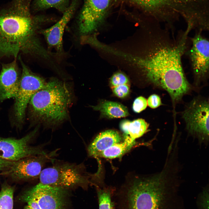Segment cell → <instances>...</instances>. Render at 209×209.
<instances>
[{
  "label": "cell",
  "instance_id": "6da1fadb",
  "mask_svg": "<svg viewBox=\"0 0 209 209\" xmlns=\"http://www.w3.org/2000/svg\"><path fill=\"white\" fill-rule=\"evenodd\" d=\"M147 35L141 60L143 74L148 82L166 91L173 102H178L191 88L182 62L189 34L181 30L175 35L172 30L156 24L147 30Z\"/></svg>",
  "mask_w": 209,
  "mask_h": 209
},
{
  "label": "cell",
  "instance_id": "7a4b0ae2",
  "mask_svg": "<svg viewBox=\"0 0 209 209\" xmlns=\"http://www.w3.org/2000/svg\"><path fill=\"white\" fill-rule=\"evenodd\" d=\"M32 2L11 0L0 7V57L44 55L36 34L47 18L32 13Z\"/></svg>",
  "mask_w": 209,
  "mask_h": 209
},
{
  "label": "cell",
  "instance_id": "3957f363",
  "mask_svg": "<svg viewBox=\"0 0 209 209\" xmlns=\"http://www.w3.org/2000/svg\"><path fill=\"white\" fill-rule=\"evenodd\" d=\"M71 100L67 86L62 81L53 79L32 96L28 104L33 117L54 125L67 118Z\"/></svg>",
  "mask_w": 209,
  "mask_h": 209
},
{
  "label": "cell",
  "instance_id": "277c9868",
  "mask_svg": "<svg viewBox=\"0 0 209 209\" xmlns=\"http://www.w3.org/2000/svg\"><path fill=\"white\" fill-rule=\"evenodd\" d=\"M163 175L135 180L126 193L128 209H160L163 197Z\"/></svg>",
  "mask_w": 209,
  "mask_h": 209
},
{
  "label": "cell",
  "instance_id": "5b68a950",
  "mask_svg": "<svg viewBox=\"0 0 209 209\" xmlns=\"http://www.w3.org/2000/svg\"><path fill=\"white\" fill-rule=\"evenodd\" d=\"M81 165L64 163L55 165L42 170L39 182L64 188L82 186L89 183Z\"/></svg>",
  "mask_w": 209,
  "mask_h": 209
},
{
  "label": "cell",
  "instance_id": "8992f818",
  "mask_svg": "<svg viewBox=\"0 0 209 209\" xmlns=\"http://www.w3.org/2000/svg\"><path fill=\"white\" fill-rule=\"evenodd\" d=\"M19 58L22 73L19 89L15 98L14 110L17 121L21 123L24 121L26 110L31 98L44 87L46 82L42 78L31 72Z\"/></svg>",
  "mask_w": 209,
  "mask_h": 209
},
{
  "label": "cell",
  "instance_id": "52a82bcc",
  "mask_svg": "<svg viewBox=\"0 0 209 209\" xmlns=\"http://www.w3.org/2000/svg\"><path fill=\"white\" fill-rule=\"evenodd\" d=\"M182 116L189 133L202 138H208V101L199 98H194L187 105Z\"/></svg>",
  "mask_w": 209,
  "mask_h": 209
},
{
  "label": "cell",
  "instance_id": "ba28073f",
  "mask_svg": "<svg viewBox=\"0 0 209 209\" xmlns=\"http://www.w3.org/2000/svg\"><path fill=\"white\" fill-rule=\"evenodd\" d=\"M67 190L39 182L20 198L24 202L29 199L35 201L41 209H64Z\"/></svg>",
  "mask_w": 209,
  "mask_h": 209
},
{
  "label": "cell",
  "instance_id": "9c48e42d",
  "mask_svg": "<svg viewBox=\"0 0 209 209\" xmlns=\"http://www.w3.org/2000/svg\"><path fill=\"white\" fill-rule=\"evenodd\" d=\"M202 32L197 31L191 39L188 51L191 69L196 84L207 79L209 72V42Z\"/></svg>",
  "mask_w": 209,
  "mask_h": 209
},
{
  "label": "cell",
  "instance_id": "30bf717a",
  "mask_svg": "<svg viewBox=\"0 0 209 209\" xmlns=\"http://www.w3.org/2000/svg\"><path fill=\"white\" fill-rule=\"evenodd\" d=\"M37 131L35 129L19 139L0 138V158L14 161L30 156L47 154L39 147L30 145Z\"/></svg>",
  "mask_w": 209,
  "mask_h": 209
},
{
  "label": "cell",
  "instance_id": "8fae6325",
  "mask_svg": "<svg viewBox=\"0 0 209 209\" xmlns=\"http://www.w3.org/2000/svg\"><path fill=\"white\" fill-rule=\"evenodd\" d=\"M49 155L34 156L14 161L4 174L17 180L32 179L39 177Z\"/></svg>",
  "mask_w": 209,
  "mask_h": 209
},
{
  "label": "cell",
  "instance_id": "7c38bea8",
  "mask_svg": "<svg viewBox=\"0 0 209 209\" xmlns=\"http://www.w3.org/2000/svg\"><path fill=\"white\" fill-rule=\"evenodd\" d=\"M110 2V0H84L78 16L81 33H87L95 27L104 17Z\"/></svg>",
  "mask_w": 209,
  "mask_h": 209
},
{
  "label": "cell",
  "instance_id": "4fadbf2b",
  "mask_svg": "<svg viewBox=\"0 0 209 209\" xmlns=\"http://www.w3.org/2000/svg\"><path fill=\"white\" fill-rule=\"evenodd\" d=\"M79 0H72L61 18L51 27L40 31L51 47L61 51L62 47V38L65 28L73 16L79 3Z\"/></svg>",
  "mask_w": 209,
  "mask_h": 209
},
{
  "label": "cell",
  "instance_id": "5bb4252c",
  "mask_svg": "<svg viewBox=\"0 0 209 209\" xmlns=\"http://www.w3.org/2000/svg\"><path fill=\"white\" fill-rule=\"evenodd\" d=\"M20 77L16 60L2 65L0 73V100L15 98L17 93Z\"/></svg>",
  "mask_w": 209,
  "mask_h": 209
},
{
  "label": "cell",
  "instance_id": "9a60e30c",
  "mask_svg": "<svg viewBox=\"0 0 209 209\" xmlns=\"http://www.w3.org/2000/svg\"><path fill=\"white\" fill-rule=\"evenodd\" d=\"M122 137L117 131L108 130L100 133L89 145V155L97 158L99 154L113 145L121 142Z\"/></svg>",
  "mask_w": 209,
  "mask_h": 209
},
{
  "label": "cell",
  "instance_id": "2e32d148",
  "mask_svg": "<svg viewBox=\"0 0 209 209\" xmlns=\"http://www.w3.org/2000/svg\"><path fill=\"white\" fill-rule=\"evenodd\" d=\"M92 107L94 110L99 111L102 116L109 118L124 117L129 114L127 109L125 106L115 102L103 101Z\"/></svg>",
  "mask_w": 209,
  "mask_h": 209
},
{
  "label": "cell",
  "instance_id": "e0dca14e",
  "mask_svg": "<svg viewBox=\"0 0 209 209\" xmlns=\"http://www.w3.org/2000/svg\"><path fill=\"white\" fill-rule=\"evenodd\" d=\"M149 126L148 124L142 119L131 121L124 120L120 124V127L124 133V136H128L133 140H135L146 132Z\"/></svg>",
  "mask_w": 209,
  "mask_h": 209
},
{
  "label": "cell",
  "instance_id": "ac0fdd59",
  "mask_svg": "<svg viewBox=\"0 0 209 209\" xmlns=\"http://www.w3.org/2000/svg\"><path fill=\"white\" fill-rule=\"evenodd\" d=\"M124 140L115 144L100 153L98 157L112 159L120 157L129 151L135 144L133 140L127 136H124Z\"/></svg>",
  "mask_w": 209,
  "mask_h": 209
},
{
  "label": "cell",
  "instance_id": "d6986e66",
  "mask_svg": "<svg viewBox=\"0 0 209 209\" xmlns=\"http://www.w3.org/2000/svg\"><path fill=\"white\" fill-rule=\"evenodd\" d=\"M70 0H34L31 10L34 14L50 8H54L63 13L69 6Z\"/></svg>",
  "mask_w": 209,
  "mask_h": 209
},
{
  "label": "cell",
  "instance_id": "ffe728a7",
  "mask_svg": "<svg viewBox=\"0 0 209 209\" xmlns=\"http://www.w3.org/2000/svg\"><path fill=\"white\" fill-rule=\"evenodd\" d=\"M14 189L12 186L4 184L0 191V209H13Z\"/></svg>",
  "mask_w": 209,
  "mask_h": 209
},
{
  "label": "cell",
  "instance_id": "44dd1931",
  "mask_svg": "<svg viewBox=\"0 0 209 209\" xmlns=\"http://www.w3.org/2000/svg\"><path fill=\"white\" fill-rule=\"evenodd\" d=\"M98 194L99 209H113L109 190L100 189Z\"/></svg>",
  "mask_w": 209,
  "mask_h": 209
},
{
  "label": "cell",
  "instance_id": "7402d4cb",
  "mask_svg": "<svg viewBox=\"0 0 209 209\" xmlns=\"http://www.w3.org/2000/svg\"><path fill=\"white\" fill-rule=\"evenodd\" d=\"M138 5L143 8L151 9L158 6L166 0H130Z\"/></svg>",
  "mask_w": 209,
  "mask_h": 209
},
{
  "label": "cell",
  "instance_id": "603a6c76",
  "mask_svg": "<svg viewBox=\"0 0 209 209\" xmlns=\"http://www.w3.org/2000/svg\"><path fill=\"white\" fill-rule=\"evenodd\" d=\"M110 83L111 88L125 84H129V81L127 77L123 74L117 73L111 78Z\"/></svg>",
  "mask_w": 209,
  "mask_h": 209
},
{
  "label": "cell",
  "instance_id": "cb8c5ba5",
  "mask_svg": "<svg viewBox=\"0 0 209 209\" xmlns=\"http://www.w3.org/2000/svg\"><path fill=\"white\" fill-rule=\"evenodd\" d=\"M113 93L120 98H124L129 94L130 91L129 84H125L111 88Z\"/></svg>",
  "mask_w": 209,
  "mask_h": 209
},
{
  "label": "cell",
  "instance_id": "d4e9b609",
  "mask_svg": "<svg viewBox=\"0 0 209 209\" xmlns=\"http://www.w3.org/2000/svg\"><path fill=\"white\" fill-rule=\"evenodd\" d=\"M147 105V101L145 98L141 96L139 97L134 102L133 110L136 113H139L146 108Z\"/></svg>",
  "mask_w": 209,
  "mask_h": 209
},
{
  "label": "cell",
  "instance_id": "484cf974",
  "mask_svg": "<svg viewBox=\"0 0 209 209\" xmlns=\"http://www.w3.org/2000/svg\"><path fill=\"white\" fill-rule=\"evenodd\" d=\"M147 103L149 107L152 109L156 108L162 105L160 97L155 94H152L149 97Z\"/></svg>",
  "mask_w": 209,
  "mask_h": 209
},
{
  "label": "cell",
  "instance_id": "4316f807",
  "mask_svg": "<svg viewBox=\"0 0 209 209\" xmlns=\"http://www.w3.org/2000/svg\"><path fill=\"white\" fill-rule=\"evenodd\" d=\"M27 203L24 209H41L38 204L34 200L29 199L24 201Z\"/></svg>",
  "mask_w": 209,
  "mask_h": 209
},
{
  "label": "cell",
  "instance_id": "83f0119b",
  "mask_svg": "<svg viewBox=\"0 0 209 209\" xmlns=\"http://www.w3.org/2000/svg\"><path fill=\"white\" fill-rule=\"evenodd\" d=\"M13 162L0 158V171L7 169Z\"/></svg>",
  "mask_w": 209,
  "mask_h": 209
},
{
  "label": "cell",
  "instance_id": "f1b7e54d",
  "mask_svg": "<svg viewBox=\"0 0 209 209\" xmlns=\"http://www.w3.org/2000/svg\"><path fill=\"white\" fill-rule=\"evenodd\" d=\"M203 204H204V209H208V207L207 206V203H208V195H207V193L204 194V195Z\"/></svg>",
  "mask_w": 209,
  "mask_h": 209
}]
</instances>
